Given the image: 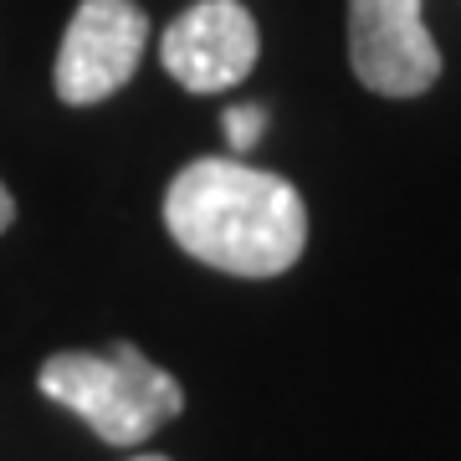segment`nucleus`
Returning <instances> with one entry per match:
<instances>
[{
    "label": "nucleus",
    "mask_w": 461,
    "mask_h": 461,
    "mask_svg": "<svg viewBox=\"0 0 461 461\" xmlns=\"http://www.w3.org/2000/svg\"><path fill=\"white\" fill-rule=\"evenodd\" d=\"M165 230L230 277H282L308 247V205L272 169L195 159L165 190Z\"/></svg>",
    "instance_id": "obj_1"
},
{
    "label": "nucleus",
    "mask_w": 461,
    "mask_h": 461,
    "mask_svg": "<svg viewBox=\"0 0 461 461\" xmlns=\"http://www.w3.org/2000/svg\"><path fill=\"white\" fill-rule=\"evenodd\" d=\"M41 395L83 415L93 436L108 446H139L154 430L185 411L180 379L149 364L133 344H113L108 354H83L67 348L41 364Z\"/></svg>",
    "instance_id": "obj_2"
},
{
    "label": "nucleus",
    "mask_w": 461,
    "mask_h": 461,
    "mask_svg": "<svg viewBox=\"0 0 461 461\" xmlns=\"http://www.w3.org/2000/svg\"><path fill=\"white\" fill-rule=\"evenodd\" d=\"M348 62L379 98H420L441 77L420 0H348Z\"/></svg>",
    "instance_id": "obj_3"
},
{
    "label": "nucleus",
    "mask_w": 461,
    "mask_h": 461,
    "mask_svg": "<svg viewBox=\"0 0 461 461\" xmlns=\"http://www.w3.org/2000/svg\"><path fill=\"white\" fill-rule=\"evenodd\" d=\"M149 41V16L133 0H83L67 21L62 51H57V98L72 108L113 98L139 72Z\"/></svg>",
    "instance_id": "obj_4"
},
{
    "label": "nucleus",
    "mask_w": 461,
    "mask_h": 461,
    "mask_svg": "<svg viewBox=\"0 0 461 461\" xmlns=\"http://www.w3.org/2000/svg\"><path fill=\"white\" fill-rule=\"evenodd\" d=\"M262 32L247 5L236 0H200L180 21H169L159 41V62L190 93H226L257 67Z\"/></svg>",
    "instance_id": "obj_5"
},
{
    "label": "nucleus",
    "mask_w": 461,
    "mask_h": 461,
    "mask_svg": "<svg viewBox=\"0 0 461 461\" xmlns=\"http://www.w3.org/2000/svg\"><path fill=\"white\" fill-rule=\"evenodd\" d=\"M267 129V113L262 108H230L226 113V133H230V149H251Z\"/></svg>",
    "instance_id": "obj_6"
},
{
    "label": "nucleus",
    "mask_w": 461,
    "mask_h": 461,
    "mask_svg": "<svg viewBox=\"0 0 461 461\" xmlns=\"http://www.w3.org/2000/svg\"><path fill=\"white\" fill-rule=\"evenodd\" d=\"M11 221H16V200H11L5 185H0V230H11Z\"/></svg>",
    "instance_id": "obj_7"
},
{
    "label": "nucleus",
    "mask_w": 461,
    "mask_h": 461,
    "mask_svg": "<svg viewBox=\"0 0 461 461\" xmlns=\"http://www.w3.org/2000/svg\"><path fill=\"white\" fill-rule=\"evenodd\" d=\"M129 461H169V456H129Z\"/></svg>",
    "instance_id": "obj_8"
}]
</instances>
